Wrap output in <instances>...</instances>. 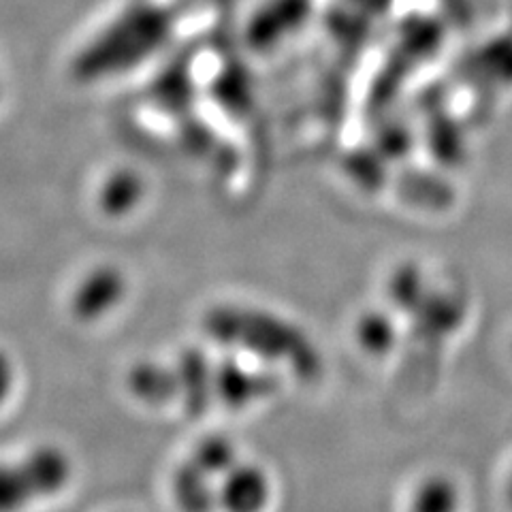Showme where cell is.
I'll return each instance as SVG.
<instances>
[{
  "label": "cell",
  "mask_w": 512,
  "mask_h": 512,
  "mask_svg": "<svg viewBox=\"0 0 512 512\" xmlns=\"http://www.w3.org/2000/svg\"><path fill=\"white\" fill-rule=\"evenodd\" d=\"M126 293L128 280L124 271L111 263H99L75 280L67 308L75 323L90 327L114 314L124 303Z\"/></svg>",
  "instance_id": "cell-1"
},
{
  "label": "cell",
  "mask_w": 512,
  "mask_h": 512,
  "mask_svg": "<svg viewBox=\"0 0 512 512\" xmlns=\"http://www.w3.org/2000/svg\"><path fill=\"white\" fill-rule=\"evenodd\" d=\"M28 483L37 495V502H50L67 491L73 483L75 466L67 448L56 442H41L30 446L18 457Z\"/></svg>",
  "instance_id": "cell-2"
},
{
  "label": "cell",
  "mask_w": 512,
  "mask_h": 512,
  "mask_svg": "<svg viewBox=\"0 0 512 512\" xmlns=\"http://www.w3.org/2000/svg\"><path fill=\"white\" fill-rule=\"evenodd\" d=\"M143 197V184L131 169H116L105 175L96 188V207L107 218H124L131 214Z\"/></svg>",
  "instance_id": "cell-3"
},
{
  "label": "cell",
  "mask_w": 512,
  "mask_h": 512,
  "mask_svg": "<svg viewBox=\"0 0 512 512\" xmlns=\"http://www.w3.org/2000/svg\"><path fill=\"white\" fill-rule=\"evenodd\" d=\"M128 389L141 402L163 404L178 389V376L158 363H139L128 374Z\"/></svg>",
  "instance_id": "cell-4"
},
{
  "label": "cell",
  "mask_w": 512,
  "mask_h": 512,
  "mask_svg": "<svg viewBox=\"0 0 512 512\" xmlns=\"http://www.w3.org/2000/svg\"><path fill=\"white\" fill-rule=\"evenodd\" d=\"M37 502L18 459L0 461V512H26Z\"/></svg>",
  "instance_id": "cell-5"
},
{
  "label": "cell",
  "mask_w": 512,
  "mask_h": 512,
  "mask_svg": "<svg viewBox=\"0 0 512 512\" xmlns=\"http://www.w3.org/2000/svg\"><path fill=\"white\" fill-rule=\"evenodd\" d=\"M265 502L267 480L259 470H242L229 483V512H259Z\"/></svg>",
  "instance_id": "cell-6"
},
{
  "label": "cell",
  "mask_w": 512,
  "mask_h": 512,
  "mask_svg": "<svg viewBox=\"0 0 512 512\" xmlns=\"http://www.w3.org/2000/svg\"><path fill=\"white\" fill-rule=\"evenodd\" d=\"M20 384V370H18V361L13 359L11 352L7 348L0 346V408H5L15 391H18Z\"/></svg>",
  "instance_id": "cell-7"
},
{
  "label": "cell",
  "mask_w": 512,
  "mask_h": 512,
  "mask_svg": "<svg viewBox=\"0 0 512 512\" xmlns=\"http://www.w3.org/2000/svg\"><path fill=\"white\" fill-rule=\"evenodd\" d=\"M510 498H512V487H510Z\"/></svg>",
  "instance_id": "cell-8"
}]
</instances>
